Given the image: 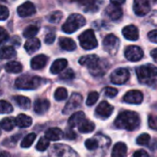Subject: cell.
<instances>
[{"mask_svg": "<svg viewBox=\"0 0 157 157\" xmlns=\"http://www.w3.org/2000/svg\"><path fill=\"white\" fill-rule=\"evenodd\" d=\"M98 98H99L98 93H96V92H92V93H90L89 95H88V97H87L86 105H87L88 106L94 105L97 102Z\"/></svg>", "mask_w": 157, "mask_h": 157, "instance_id": "40", "label": "cell"}, {"mask_svg": "<svg viewBox=\"0 0 157 157\" xmlns=\"http://www.w3.org/2000/svg\"><path fill=\"white\" fill-rule=\"evenodd\" d=\"M156 1H157V0H156Z\"/></svg>", "mask_w": 157, "mask_h": 157, "instance_id": "58", "label": "cell"}, {"mask_svg": "<svg viewBox=\"0 0 157 157\" xmlns=\"http://www.w3.org/2000/svg\"><path fill=\"white\" fill-rule=\"evenodd\" d=\"M38 32H39L38 26H36V25H30V26H28L24 30L23 36L26 37V38H33V37H34L38 33Z\"/></svg>", "mask_w": 157, "mask_h": 157, "instance_id": "34", "label": "cell"}, {"mask_svg": "<svg viewBox=\"0 0 157 157\" xmlns=\"http://www.w3.org/2000/svg\"><path fill=\"white\" fill-rule=\"evenodd\" d=\"M86 20L81 14H71L62 26V30L66 33H73L77 30L85 25Z\"/></svg>", "mask_w": 157, "mask_h": 157, "instance_id": "4", "label": "cell"}, {"mask_svg": "<svg viewBox=\"0 0 157 157\" xmlns=\"http://www.w3.org/2000/svg\"><path fill=\"white\" fill-rule=\"evenodd\" d=\"M125 56L131 62H137L143 56V51L140 47L136 45H129L125 50Z\"/></svg>", "mask_w": 157, "mask_h": 157, "instance_id": "10", "label": "cell"}, {"mask_svg": "<svg viewBox=\"0 0 157 157\" xmlns=\"http://www.w3.org/2000/svg\"><path fill=\"white\" fill-rule=\"evenodd\" d=\"M123 100H124V102H126L128 104L140 105L143 101V94L141 92H140L138 90H132V91L128 92L125 94Z\"/></svg>", "mask_w": 157, "mask_h": 157, "instance_id": "12", "label": "cell"}, {"mask_svg": "<svg viewBox=\"0 0 157 157\" xmlns=\"http://www.w3.org/2000/svg\"><path fill=\"white\" fill-rule=\"evenodd\" d=\"M136 73L140 83L149 84L153 82L154 78L157 77V67L151 64L142 65L136 68Z\"/></svg>", "mask_w": 157, "mask_h": 157, "instance_id": "2", "label": "cell"}, {"mask_svg": "<svg viewBox=\"0 0 157 157\" xmlns=\"http://www.w3.org/2000/svg\"><path fill=\"white\" fill-rule=\"evenodd\" d=\"M106 14L108 15V17L112 20V21H117L119 20L121 17H122V14H123V11L122 10L117 6V5H110L106 8V10H105Z\"/></svg>", "mask_w": 157, "mask_h": 157, "instance_id": "18", "label": "cell"}, {"mask_svg": "<svg viewBox=\"0 0 157 157\" xmlns=\"http://www.w3.org/2000/svg\"><path fill=\"white\" fill-rule=\"evenodd\" d=\"M99 57L98 56L96 55H87V56H84L80 58L78 60V63L82 66H86L89 67V69H92L94 67H95L98 63H99Z\"/></svg>", "mask_w": 157, "mask_h": 157, "instance_id": "16", "label": "cell"}, {"mask_svg": "<svg viewBox=\"0 0 157 157\" xmlns=\"http://www.w3.org/2000/svg\"><path fill=\"white\" fill-rule=\"evenodd\" d=\"M129 78V71L127 68H117L114 70L110 76V80L114 84L121 85L126 83Z\"/></svg>", "mask_w": 157, "mask_h": 157, "instance_id": "8", "label": "cell"}, {"mask_svg": "<svg viewBox=\"0 0 157 157\" xmlns=\"http://www.w3.org/2000/svg\"><path fill=\"white\" fill-rule=\"evenodd\" d=\"M151 140V136L147 133H143L141 135H140L138 138H137V140L136 142L139 144V145H143V146H146L149 144Z\"/></svg>", "mask_w": 157, "mask_h": 157, "instance_id": "39", "label": "cell"}, {"mask_svg": "<svg viewBox=\"0 0 157 157\" xmlns=\"http://www.w3.org/2000/svg\"><path fill=\"white\" fill-rule=\"evenodd\" d=\"M67 66V60L65 58H59L56 59L51 66L50 71L53 74H58L61 71H63Z\"/></svg>", "mask_w": 157, "mask_h": 157, "instance_id": "23", "label": "cell"}, {"mask_svg": "<svg viewBox=\"0 0 157 157\" xmlns=\"http://www.w3.org/2000/svg\"><path fill=\"white\" fill-rule=\"evenodd\" d=\"M14 102L22 109H29L31 106V100L28 97L22 96V95H17L13 97Z\"/></svg>", "mask_w": 157, "mask_h": 157, "instance_id": "31", "label": "cell"}, {"mask_svg": "<svg viewBox=\"0 0 157 157\" xmlns=\"http://www.w3.org/2000/svg\"><path fill=\"white\" fill-rule=\"evenodd\" d=\"M41 47V42L39 39L37 38H29L25 44H24V48L25 50L29 53V54H33L35 51H37L39 48Z\"/></svg>", "mask_w": 157, "mask_h": 157, "instance_id": "22", "label": "cell"}, {"mask_svg": "<svg viewBox=\"0 0 157 157\" xmlns=\"http://www.w3.org/2000/svg\"><path fill=\"white\" fill-rule=\"evenodd\" d=\"M0 157H11V155L8 151H1L0 152Z\"/></svg>", "mask_w": 157, "mask_h": 157, "instance_id": "55", "label": "cell"}, {"mask_svg": "<svg viewBox=\"0 0 157 157\" xmlns=\"http://www.w3.org/2000/svg\"><path fill=\"white\" fill-rule=\"evenodd\" d=\"M66 137L67 139L68 140H73L77 137L76 133L72 130V129H67V132H66Z\"/></svg>", "mask_w": 157, "mask_h": 157, "instance_id": "52", "label": "cell"}, {"mask_svg": "<svg viewBox=\"0 0 157 157\" xmlns=\"http://www.w3.org/2000/svg\"><path fill=\"white\" fill-rule=\"evenodd\" d=\"M151 56L152 57V59H153L155 62H157V48L151 50Z\"/></svg>", "mask_w": 157, "mask_h": 157, "instance_id": "54", "label": "cell"}, {"mask_svg": "<svg viewBox=\"0 0 157 157\" xmlns=\"http://www.w3.org/2000/svg\"><path fill=\"white\" fill-rule=\"evenodd\" d=\"M55 39H56L55 33H49L48 34H46V36H45V38H44V42H45V44H51L54 43Z\"/></svg>", "mask_w": 157, "mask_h": 157, "instance_id": "48", "label": "cell"}, {"mask_svg": "<svg viewBox=\"0 0 157 157\" xmlns=\"http://www.w3.org/2000/svg\"><path fill=\"white\" fill-rule=\"evenodd\" d=\"M83 9L85 12H95L99 10L97 0H72Z\"/></svg>", "mask_w": 157, "mask_h": 157, "instance_id": "13", "label": "cell"}, {"mask_svg": "<svg viewBox=\"0 0 157 157\" xmlns=\"http://www.w3.org/2000/svg\"><path fill=\"white\" fill-rule=\"evenodd\" d=\"M99 143L96 139H88L85 141V146L88 150H95L98 147Z\"/></svg>", "mask_w": 157, "mask_h": 157, "instance_id": "42", "label": "cell"}, {"mask_svg": "<svg viewBox=\"0 0 157 157\" xmlns=\"http://www.w3.org/2000/svg\"><path fill=\"white\" fill-rule=\"evenodd\" d=\"M119 44H120L119 39L114 34H108L107 36H105L103 42L105 50L113 56L117 53L119 48Z\"/></svg>", "mask_w": 157, "mask_h": 157, "instance_id": "7", "label": "cell"}, {"mask_svg": "<svg viewBox=\"0 0 157 157\" xmlns=\"http://www.w3.org/2000/svg\"><path fill=\"white\" fill-rule=\"evenodd\" d=\"M82 103V96L80 94H73L71 95V97L68 99L67 103L66 104V105L63 109V114L64 115L70 114L75 109L80 107Z\"/></svg>", "mask_w": 157, "mask_h": 157, "instance_id": "9", "label": "cell"}, {"mask_svg": "<svg viewBox=\"0 0 157 157\" xmlns=\"http://www.w3.org/2000/svg\"><path fill=\"white\" fill-rule=\"evenodd\" d=\"M149 21L151 22V24L157 26V11H153V12L150 15Z\"/></svg>", "mask_w": 157, "mask_h": 157, "instance_id": "51", "label": "cell"}, {"mask_svg": "<svg viewBox=\"0 0 157 157\" xmlns=\"http://www.w3.org/2000/svg\"><path fill=\"white\" fill-rule=\"evenodd\" d=\"M148 124L151 129L157 130V117L153 115H150L148 117Z\"/></svg>", "mask_w": 157, "mask_h": 157, "instance_id": "44", "label": "cell"}, {"mask_svg": "<svg viewBox=\"0 0 157 157\" xmlns=\"http://www.w3.org/2000/svg\"><path fill=\"white\" fill-rule=\"evenodd\" d=\"M123 36L129 41H136L139 38V30L135 25H128L122 30Z\"/></svg>", "mask_w": 157, "mask_h": 157, "instance_id": "17", "label": "cell"}, {"mask_svg": "<svg viewBox=\"0 0 157 157\" xmlns=\"http://www.w3.org/2000/svg\"><path fill=\"white\" fill-rule=\"evenodd\" d=\"M54 96L56 101H63L67 98V91L63 87L57 88L56 91L55 92Z\"/></svg>", "mask_w": 157, "mask_h": 157, "instance_id": "37", "label": "cell"}, {"mask_svg": "<svg viewBox=\"0 0 157 157\" xmlns=\"http://www.w3.org/2000/svg\"><path fill=\"white\" fill-rule=\"evenodd\" d=\"M10 11L9 9L3 5H0V21H5L9 18Z\"/></svg>", "mask_w": 157, "mask_h": 157, "instance_id": "43", "label": "cell"}, {"mask_svg": "<svg viewBox=\"0 0 157 157\" xmlns=\"http://www.w3.org/2000/svg\"><path fill=\"white\" fill-rule=\"evenodd\" d=\"M78 130H80V132H82V133H90V132H93L94 130L95 125L94 122L85 118L80 125L78 126Z\"/></svg>", "mask_w": 157, "mask_h": 157, "instance_id": "27", "label": "cell"}, {"mask_svg": "<svg viewBox=\"0 0 157 157\" xmlns=\"http://www.w3.org/2000/svg\"><path fill=\"white\" fill-rule=\"evenodd\" d=\"M49 157H78V155L67 145L55 144L49 151Z\"/></svg>", "mask_w": 157, "mask_h": 157, "instance_id": "5", "label": "cell"}, {"mask_svg": "<svg viewBox=\"0 0 157 157\" xmlns=\"http://www.w3.org/2000/svg\"><path fill=\"white\" fill-rule=\"evenodd\" d=\"M148 38L151 42L157 44V30H153L148 33Z\"/></svg>", "mask_w": 157, "mask_h": 157, "instance_id": "49", "label": "cell"}, {"mask_svg": "<svg viewBox=\"0 0 157 157\" xmlns=\"http://www.w3.org/2000/svg\"><path fill=\"white\" fill-rule=\"evenodd\" d=\"M0 94H1V91H0Z\"/></svg>", "mask_w": 157, "mask_h": 157, "instance_id": "56", "label": "cell"}, {"mask_svg": "<svg viewBox=\"0 0 157 157\" xmlns=\"http://www.w3.org/2000/svg\"><path fill=\"white\" fill-rule=\"evenodd\" d=\"M104 93H105V94L107 97H110V98L115 97V96L118 94L117 90L115 89V88H112V87H105V88L104 89Z\"/></svg>", "mask_w": 157, "mask_h": 157, "instance_id": "45", "label": "cell"}, {"mask_svg": "<svg viewBox=\"0 0 157 157\" xmlns=\"http://www.w3.org/2000/svg\"><path fill=\"white\" fill-rule=\"evenodd\" d=\"M140 119L136 112L124 111L121 112L115 120V126L119 129L135 130L140 127Z\"/></svg>", "mask_w": 157, "mask_h": 157, "instance_id": "1", "label": "cell"}, {"mask_svg": "<svg viewBox=\"0 0 157 157\" xmlns=\"http://www.w3.org/2000/svg\"><path fill=\"white\" fill-rule=\"evenodd\" d=\"M50 107V103L46 99H38L34 103V111L38 115H44L48 111Z\"/></svg>", "mask_w": 157, "mask_h": 157, "instance_id": "20", "label": "cell"}, {"mask_svg": "<svg viewBox=\"0 0 157 157\" xmlns=\"http://www.w3.org/2000/svg\"><path fill=\"white\" fill-rule=\"evenodd\" d=\"M133 10L136 15L145 16L151 10L150 0H134Z\"/></svg>", "mask_w": 157, "mask_h": 157, "instance_id": "11", "label": "cell"}, {"mask_svg": "<svg viewBox=\"0 0 157 157\" xmlns=\"http://www.w3.org/2000/svg\"><path fill=\"white\" fill-rule=\"evenodd\" d=\"M81 46L85 50H92L97 47L98 42L93 30H86L83 32L78 38Z\"/></svg>", "mask_w": 157, "mask_h": 157, "instance_id": "6", "label": "cell"}, {"mask_svg": "<svg viewBox=\"0 0 157 157\" xmlns=\"http://www.w3.org/2000/svg\"><path fill=\"white\" fill-rule=\"evenodd\" d=\"M5 69L9 73H20L22 70V65L17 61H11L5 66Z\"/></svg>", "mask_w": 157, "mask_h": 157, "instance_id": "33", "label": "cell"}, {"mask_svg": "<svg viewBox=\"0 0 157 157\" xmlns=\"http://www.w3.org/2000/svg\"><path fill=\"white\" fill-rule=\"evenodd\" d=\"M127 151V145L124 142H117L113 147L111 157H126Z\"/></svg>", "mask_w": 157, "mask_h": 157, "instance_id": "21", "label": "cell"}, {"mask_svg": "<svg viewBox=\"0 0 157 157\" xmlns=\"http://www.w3.org/2000/svg\"><path fill=\"white\" fill-rule=\"evenodd\" d=\"M62 16H63L62 12H60V11H55V12H53L52 14H50L48 20H49V21L52 22V23H58V22L61 21Z\"/></svg>", "mask_w": 157, "mask_h": 157, "instance_id": "41", "label": "cell"}, {"mask_svg": "<svg viewBox=\"0 0 157 157\" xmlns=\"http://www.w3.org/2000/svg\"><path fill=\"white\" fill-rule=\"evenodd\" d=\"M59 45L62 49L66 51H73L76 49V43L70 38H66V37L60 38Z\"/></svg>", "mask_w": 157, "mask_h": 157, "instance_id": "28", "label": "cell"}, {"mask_svg": "<svg viewBox=\"0 0 157 157\" xmlns=\"http://www.w3.org/2000/svg\"><path fill=\"white\" fill-rule=\"evenodd\" d=\"M16 56V51L12 46H5L0 49V59H10Z\"/></svg>", "mask_w": 157, "mask_h": 157, "instance_id": "30", "label": "cell"}, {"mask_svg": "<svg viewBox=\"0 0 157 157\" xmlns=\"http://www.w3.org/2000/svg\"><path fill=\"white\" fill-rule=\"evenodd\" d=\"M48 57L44 55H38L34 56L31 61V67L33 69H41L47 64Z\"/></svg>", "mask_w": 157, "mask_h": 157, "instance_id": "19", "label": "cell"}, {"mask_svg": "<svg viewBox=\"0 0 157 157\" xmlns=\"http://www.w3.org/2000/svg\"><path fill=\"white\" fill-rule=\"evenodd\" d=\"M42 83H43V80L40 77L26 74L17 78L15 86L21 90H34L40 87Z\"/></svg>", "mask_w": 157, "mask_h": 157, "instance_id": "3", "label": "cell"}, {"mask_svg": "<svg viewBox=\"0 0 157 157\" xmlns=\"http://www.w3.org/2000/svg\"><path fill=\"white\" fill-rule=\"evenodd\" d=\"M15 126H16V118L13 117H5L4 119L0 121V127L7 131L12 130Z\"/></svg>", "mask_w": 157, "mask_h": 157, "instance_id": "32", "label": "cell"}, {"mask_svg": "<svg viewBox=\"0 0 157 157\" xmlns=\"http://www.w3.org/2000/svg\"><path fill=\"white\" fill-rule=\"evenodd\" d=\"M108 68V65L105 61H99L98 65L91 69V73L94 76H103Z\"/></svg>", "mask_w": 157, "mask_h": 157, "instance_id": "29", "label": "cell"}, {"mask_svg": "<svg viewBox=\"0 0 157 157\" xmlns=\"http://www.w3.org/2000/svg\"><path fill=\"white\" fill-rule=\"evenodd\" d=\"M45 137L49 140L56 141V140H61L64 137V133L58 128H49V129H47L45 131Z\"/></svg>", "mask_w": 157, "mask_h": 157, "instance_id": "24", "label": "cell"}, {"mask_svg": "<svg viewBox=\"0 0 157 157\" xmlns=\"http://www.w3.org/2000/svg\"><path fill=\"white\" fill-rule=\"evenodd\" d=\"M17 12L20 17L26 18V17H30L33 15L36 12V10H35L34 5L31 1H26L25 3H23L18 8Z\"/></svg>", "mask_w": 157, "mask_h": 157, "instance_id": "15", "label": "cell"}, {"mask_svg": "<svg viewBox=\"0 0 157 157\" xmlns=\"http://www.w3.org/2000/svg\"><path fill=\"white\" fill-rule=\"evenodd\" d=\"M110 1H111V4L117 5V6H120L125 3V0H110Z\"/></svg>", "mask_w": 157, "mask_h": 157, "instance_id": "53", "label": "cell"}, {"mask_svg": "<svg viewBox=\"0 0 157 157\" xmlns=\"http://www.w3.org/2000/svg\"><path fill=\"white\" fill-rule=\"evenodd\" d=\"M49 145H50V140L46 137H43L39 140L36 145V150L39 151H44L49 147Z\"/></svg>", "mask_w": 157, "mask_h": 157, "instance_id": "38", "label": "cell"}, {"mask_svg": "<svg viewBox=\"0 0 157 157\" xmlns=\"http://www.w3.org/2000/svg\"><path fill=\"white\" fill-rule=\"evenodd\" d=\"M85 119V114L82 111L74 113L68 119V125L70 128H75L80 125Z\"/></svg>", "mask_w": 157, "mask_h": 157, "instance_id": "25", "label": "cell"}, {"mask_svg": "<svg viewBox=\"0 0 157 157\" xmlns=\"http://www.w3.org/2000/svg\"><path fill=\"white\" fill-rule=\"evenodd\" d=\"M13 111V106L7 101L0 100V114H10Z\"/></svg>", "mask_w": 157, "mask_h": 157, "instance_id": "36", "label": "cell"}, {"mask_svg": "<svg viewBox=\"0 0 157 157\" xmlns=\"http://www.w3.org/2000/svg\"><path fill=\"white\" fill-rule=\"evenodd\" d=\"M113 111H114V107L109 103H107L106 101L101 102L98 105V106H97V108L95 110L96 115L98 117H102V118H107V117H109L112 115Z\"/></svg>", "mask_w": 157, "mask_h": 157, "instance_id": "14", "label": "cell"}, {"mask_svg": "<svg viewBox=\"0 0 157 157\" xmlns=\"http://www.w3.org/2000/svg\"><path fill=\"white\" fill-rule=\"evenodd\" d=\"M36 139V134L35 133H30L28 134L21 141V146L22 148H29L32 146V144L33 143V141L35 140Z\"/></svg>", "mask_w": 157, "mask_h": 157, "instance_id": "35", "label": "cell"}, {"mask_svg": "<svg viewBox=\"0 0 157 157\" xmlns=\"http://www.w3.org/2000/svg\"><path fill=\"white\" fill-rule=\"evenodd\" d=\"M8 39H9L8 32L4 28L0 27V45H1L5 41H7Z\"/></svg>", "mask_w": 157, "mask_h": 157, "instance_id": "47", "label": "cell"}, {"mask_svg": "<svg viewBox=\"0 0 157 157\" xmlns=\"http://www.w3.org/2000/svg\"><path fill=\"white\" fill-rule=\"evenodd\" d=\"M133 157H150L148 152L145 151L144 150H138L134 152Z\"/></svg>", "mask_w": 157, "mask_h": 157, "instance_id": "50", "label": "cell"}, {"mask_svg": "<svg viewBox=\"0 0 157 157\" xmlns=\"http://www.w3.org/2000/svg\"><path fill=\"white\" fill-rule=\"evenodd\" d=\"M75 77V73L73 72L72 69L68 68L67 69L64 73L61 74L60 78H62V80H71V78H73Z\"/></svg>", "mask_w": 157, "mask_h": 157, "instance_id": "46", "label": "cell"}, {"mask_svg": "<svg viewBox=\"0 0 157 157\" xmlns=\"http://www.w3.org/2000/svg\"><path fill=\"white\" fill-rule=\"evenodd\" d=\"M0 135H1V131H0Z\"/></svg>", "mask_w": 157, "mask_h": 157, "instance_id": "57", "label": "cell"}, {"mask_svg": "<svg viewBox=\"0 0 157 157\" xmlns=\"http://www.w3.org/2000/svg\"><path fill=\"white\" fill-rule=\"evenodd\" d=\"M32 123H33L32 117H30L29 116H26L24 114H20L16 117V125L21 128H29L32 125Z\"/></svg>", "mask_w": 157, "mask_h": 157, "instance_id": "26", "label": "cell"}]
</instances>
